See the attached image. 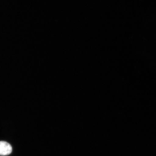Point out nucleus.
<instances>
[{
	"label": "nucleus",
	"instance_id": "obj_1",
	"mask_svg": "<svg viewBox=\"0 0 156 156\" xmlns=\"http://www.w3.org/2000/svg\"><path fill=\"white\" fill-rule=\"evenodd\" d=\"M12 151L11 144L5 141H0V155H8L11 154Z\"/></svg>",
	"mask_w": 156,
	"mask_h": 156
}]
</instances>
